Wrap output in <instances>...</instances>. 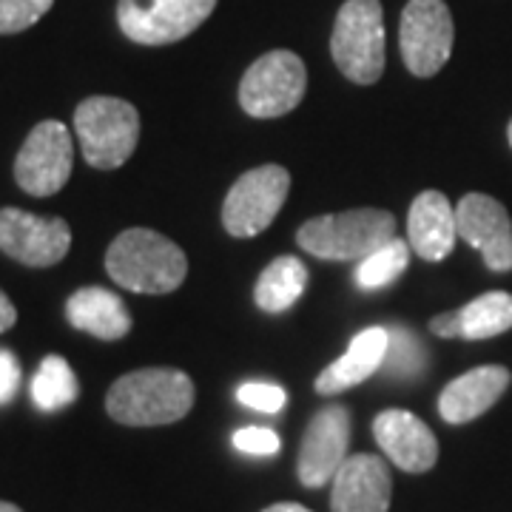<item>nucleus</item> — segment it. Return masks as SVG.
I'll use <instances>...</instances> for the list:
<instances>
[{
  "mask_svg": "<svg viewBox=\"0 0 512 512\" xmlns=\"http://www.w3.org/2000/svg\"><path fill=\"white\" fill-rule=\"evenodd\" d=\"M407 239L410 248L424 262L447 259L458 239L456 208L441 191H421L407 214Z\"/></svg>",
  "mask_w": 512,
  "mask_h": 512,
  "instance_id": "f3484780",
  "label": "nucleus"
},
{
  "mask_svg": "<svg viewBox=\"0 0 512 512\" xmlns=\"http://www.w3.org/2000/svg\"><path fill=\"white\" fill-rule=\"evenodd\" d=\"M410 262V242L404 239H390L379 251L365 256L356 268V282L365 291H379L384 285L396 282Z\"/></svg>",
  "mask_w": 512,
  "mask_h": 512,
  "instance_id": "5701e85b",
  "label": "nucleus"
},
{
  "mask_svg": "<svg viewBox=\"0 0 512 512\" xmlns=\"http://www.w3.org/2000/svg\"><path fill=\"white\" fill-rule=\"evenodd\" d=\"M217 0H117L123 35L140 46H168L197 32Z\"/></svg>",
  "mask_w": 512,
  "mask_h": 512,
  "instance_id": "6e6552de",
  "label": "nucleus"
},
{
  "mask_svg": "<svg viewBox=\"0 0 512 512\" xmlns=\"http://www.w3.org/2000/svg\"><path fill=\"white\" fill-rule=\"evenodd\" d=\"M512 328V293L490 291L458 311L439 313L430 319V330L441 339H493Z\"/></svg>",
  "mask_w": 512,
  "mask_h": 512,
  "instance_id": "a211bd4d",
  "label": "nucleus"
},
{
  "mask_svg": "<svg viewBox=\"0 0 512 512\" xmlns=\"http://www.w3.org/2000/svg\"><path fill=\"white\" fill-rule=\"evenodd\" d=\"M308 89V69L302 57L276 49L248 66L239 83V106L245 114L271 120L293 111Z\"/></svg>",
  "mask_w": 512,
  "mask_h": 512,
  "instance_id": "423d86ee",
  "label": "nucleus"
},
{
  "mask_svg": "<svg viewBox=\"0 0 512 512\" xmlns=\"http://www.w3.org/2000/svg\"><path fill=\"white\" fill-rule=\"evenodd\" d=\"M507 137H510V146H512V120H510V126H507Z\"/></svg>",
  "mask_w": 512,
  "mask_h": 512,
  "instance_id": "2f4dec72",
  "label": "nucleus"
},
{
  "mask_svg": "<svg viewBox=\"0 0 512 512\" xmlns=\"http://www.w3.org/2000/svg\"><path fill=\"white\" fill-rule=\"evenodd\" d=\"M393 498V478L387 461L370 453H356L333 476V512H387Z\"/></svg>",
  "mask_w": 512,
  "mask_h": 512,
  "instance_id": "2eb2a0df",
  "label": "nucleus"
},
{
  "mask_svg": "<svg viewBox=\"0 0 512 512\" xmlns=\"http://www.w3.org/2000/svg\"><path fill=\"white\" fill-rule=\"evenodd\" d=\"M262 512H311L308 507H302V504H293V501H282V504H274V507H268V510Z\"/></svg>",
  "mask_w": 512,
  "mask_h": 512,
  "instance_id": "c756f323",
  "label": "nucleus"
},
{
  "mask_svg": "<svg viewBox=\"0 0 512 512\" xmlns=\"http://www.w3.org/2000/svg\"><path fill=\"white\" fill-rule=\"evenodd\" d=\"M194 407V382L174 367L131 370L111 384L106 410L126 427H163L185 419Z\"/></svg>",
  "mask_w": 512,
  "mask_h": 512,
  "instance_id": "f257e3e1",
  "label": "nucleus"
},
{
  "mask_svg": "<svg viewBox=\"0 0 512 512\" xmlns=\"http://www.w3.org/2000/svg\"><path fill=\"white\" fill-rule=\"evenodd\" d=\"M106 271L126 291L160 293L177 291L188 274L183 248L151 228H128L106 251Z\"/></svg>",
  "mask_w": 512,
  "mask_h": 512,
  "instance_id": "f03ea898",
  "label": "nucleus"
},
{
  "mask_svg": "<svg viewBox=\"0 0 512 512\" xmlns=\"http://www.w3.org/2000/svg\"><path fill=\"white\" fill-rule=\"evenodd\" d=\"M427 367V350L416 333L407 328L387 330V353L382 370L393 379H419Z\"/></svg>",
  "mask_w": 512,
  "mask_h": 512,
  "instance_id": "b1692460",
  "label": "nucleus"
},
{
  "mask_svg": "<svg viewBox=\"0 0 512 512\" xmlns=\"http://www.w3.org/2000/svg\"><path fill=\"white\" fill-rule=\"evenodd\" d=\"M390 239H396V217L382 208H353L345 214L313 217L296 234L299 248L328 262L365 259Z\"/></svg>",
  "mask_w": 512,
  "mask_h": 512,
  "instance_id": "7ed1b4c3",
  "label": "nucleus"
},
{
  "mask_svg": "<svg viewBox=\"0 0 512 512\" xmlns=\"http://www.w3.org/2000/svg\"><path fill=\"white\" fill-rule=\"evenodd\" d=\"M305 285H308V268L296 256H276L256 279V305L268 313L288 311L305 293Z\"/></svg>",
  "mask_w": 512,
  "mask_h": 512,
  "instance_id": "412c9836",
  "label": "nucleus"
},
{
  "mask_svg": "<svg viewBox=\"0 0 512 512\" xmlns=\"http://www.w3.org/2000/svg\"><path fill=\"white\" fill-rule=\"evenodd\" d=\"M66 319L74 328L89 333L103 342H117L128 336L131 316L126 311V302L117 293L106 288H80L66 302Z\"/></svg>",
  "mask_w": 512,
  "mask_h": 512,
  "instance_id": "aec40b11",
  "label": "nucleus"
},
{
  "mask_svg": "<svg viewBox=\"0 0 512 512\" xmlns=\"http://www.w3.org/2000/svg\"><path fill=\"white\" fill-rule=\"evenodd\" d=\"M384 353H387V328H367L353 336L348 350L316 376V393L319 396H336L356 384L367 382L376 370H382Z\"/></svg>",
  "mask_w": 512,
  "mask_h": 512,
  "instance_id": "6ab92c4d",
  "label": "nucleus"
},
{
  "mask_svg": "<svg viewBox=\"0 0 512 512\" xmlns=\"http://www.w3.org/2000/svg\"><path fill=\"white\" fill-rule=\"evenodd\" d=\"M0 512H23L18 504H12V501H0Z\"/></svg>",
  "mask_w": 512,
  "mask_h": 512,
  "instance_id": "7c9ffc66",
  "label": "nucleus"
},
{
  "mask_svg": "<svg viewBox=\"0 0 512 512\" xmlns=\"http://www.w3.org/2000/svg\"><path fill=\"white\" fill-rule=\"evenodd\" d=\"M72 248V228L60 217H37L20 208L0 211V251L29 268H52Z\"/></svg>",
  "mask_w": 512,
  "mask_h": 512,
  "instance_id": "9b49d317",
  "label": "nucleus"
},
{
  "mask_svg": "<svg viewBox=\"0 0 512 512\" xmlns=\"http://www.w3.org/2000/svg\"><path fill=\"white\" fill-rule=\"evenodd\" d=\"M77 393H80V387H77L72 365L55 353L46 356L32 379V402L46 413H55V410L69 407L77 399Z\"/></svg>",
  "mask_w": 512,
  "mask_h": 512,
  "instance_id": "4be33fe9",
  "label": "nucleus"
},
{
  "mask_svg": "<svg viewBox=\"0 0 512 512\" xmlns=\"http://www.w3.org/2000/svg\"><path fill=\"white\" fill-rule=\"evenodd\" d=\"M55 0H0V35H18L35 26Z\"/></svg>",
  "mask_w": 512,
  "mask_h": 512,
  "instance_id": "393cba45",
  "label": "nucleus"
},
{
  "mask_svg": "<svg viewBox=\"0 0 512 512\" xmlns=\"http://www.w3.org/2000/svg\"><path fill=\"white\" fill-rule=\"evenodd\" d=\"M20 387V365L12 350H0V404L15 399Z\"/></svg>",
  "mask_w": 512,
  "mask_h": 512,
  "instance_id": "cd10ccee",
  "label": "nucleus"
},
{
  "mask_svg": "<svg viewBox=\"0 0 512 512\" xmlns=\"http://www.w3.org/2000/svg\"><path fill=\"white\" fill-rule=\"evenodd\" d=\"M373 436L390 458L404 473H427L439 461V441L433 430L413 416L410 410H384L373 419Z\"/></svg>",
  "mask_w": 512,
  "mask_h": 512,
  "instance_id": "4468645a",
  "label": "nucleus"
},
{
  "mask_svg": "<svg viewBox=\"0 0 512 512\" xmlns=\"http://www.w3.org/2000/svg\"><path fill=\"white\" fill-rule=\"evenodd\" d=\"M453 40L456 26L444 0H407L399 26V46L410 74H439L453 55Z\"/></svg>",
  "mask_w": 512,
  "mask_h": 512,
  "instance_id": "1a4fd4ad",
  "label": "nucleus"
},
{
  "mask_svg": "<svg viewBox=\"0 0 512 512\" xmlns=\"http://www.w3.org/2000/svg\"><path fill=\"white\" fill-rule=\"evenodd\" d=\"M15 322H18V311H15V305H12V299L0 291V333H6Z\"/></svg>",
  "mask_w": 512,
  "mask_h": 512,
  "instance_id": "c85d7f7f",
  "label": "nucleus"
},
{
  "mask_svg": "<svg viewBox=\"0 0 512 512\" xmlns=\"http://www.w3.org/2000/svg\"><path fill=\"white\" fill-rule=\"evenodd\" d=\"M74 148L69 128L60 120H43L32 128L15 160V180L32 197H52L69 183Z\"/></svg>",
  "mask_w": 512,
  "mask_h": 512,
  "instance_id": "9d476101",
  "label": "nucleus"
},
{
  "mask_svg": "<svg viewBox=\"0 0 512 512\" xmlns=\"http://www.w3.org/2000/svg\"><path fill=\"white\" fill-rule=\"evenodd\" d=\"M350 447V410L342 404L322 407L308 424L299 458H296V473L305 487H325L339 473V467L348 461Z\"/></svg>",
  "mask_w": 512,
  "mask_h": 512,
  "instance_id": "f8f14e48",
  "label": "nucleus"
},
{
  "mask_svg": "<svg viewBox=\"0 0 512 512\" xmlns=\"http://www.w3.org/2000/svg\"><path fill=\"white\" fill-rule=\"evenodd\" d=\"M234 447L248 456H276L282 441L268 427H242L234 433Z\"/></svg>",
  "mask_w": 512,
  "mask_h": 512,
  "instance_id": "bb28decb",
  "label": "nucleus"
},
{
  "mask_svg": "<svg viewBox=\"0 0 512 512\" xmlns=\"http://www.w3.org/2000/svg\"><path fill=\"white\" fill-rule=\"evenodd\" d=\"M330 55L353 83H379L384 72V9L379 0L342 3L330 35Z\"/></svg>",
  "mask_w": 512,
  "mask_h": 512,
  "instance_id": "20e7f679",
  "label": "nucleus"
},
{
  "mask_svg": "<svg viewBox=\"0 0 512 512\" xmlns=\"http://www.w3.org/2000/svg\"><path fill=\"white\" fill-rule=\"evenodd\" d=\"M74 131L92 168H120L140 140V114L120 97H89L74 111Z\"/></svg>",
  "mask_w": 512,
  "mask_h": 512,
  "instance_id": "39448f33",
  "label": "nucleus"
},
{
  "mask_svg": "<svg viewBox=\"0 0 512 512\" xmlns=\"http://www.w3.org/2000/svg\"><path fill=\"white\" fill-rule=\"evenodd\" d=\"M291 191V174L282 165L251 168L231 185L222 202V225L231 237L248 239L262 234L282 211Z\"/></svg>",
  "mask_w": 512,
  "mask_h": 512,
  "instance_id": "0eeeda50",
  "label": "nucleus"
},
{
  "mask_svg": "<svg viewBox=\"0 0 512 512\" xmlns=\"http://www.w3.org/2000/svg\"><path fill=\"white\" fill-rule=\"evenodd\" d=\"M512 376L507 367L484 365L467 370L441 390L439 413L447 424H467L484 416L510 387Z\"/></svg>",
  "mask_w": 512,
  "mask_h": 512,
  "instance_id": "dca6fc26",
  "label": "nucleus"
},
{
  "mask_svg": "<svg viewBox=\"0 0 512 512\" xmlns=\"http://www.w3.org/2000/svg\"><path fill=\"white\" fill-rule=\"evenodd\" d=\"M237 399L245 407H254L259 413H279L285 407V390L279 384L245 382L237 387Z\"/></svg>",
  "mask_w": 512,
  "mask_h": 512,
  "instance_id": "a878e982",
  "label": "nucleus"
},
{
  "mask_svg": "<svg viewBox=\"0 0 512 512\" xmlns=\"http://www.w3.org/2000/svg\"><path fill=\"white\" fill-rule=\"evenodd\" d=\"M458 237L484 256L495 274L512 271V220L510 211L487 194H467L456 208Z\"/></svg>",
  "mask_w": 512,
  "mask_h": 512,
  "instance_id": "ddd939ff",
  "label": "nucleus"
}]
</instances>
